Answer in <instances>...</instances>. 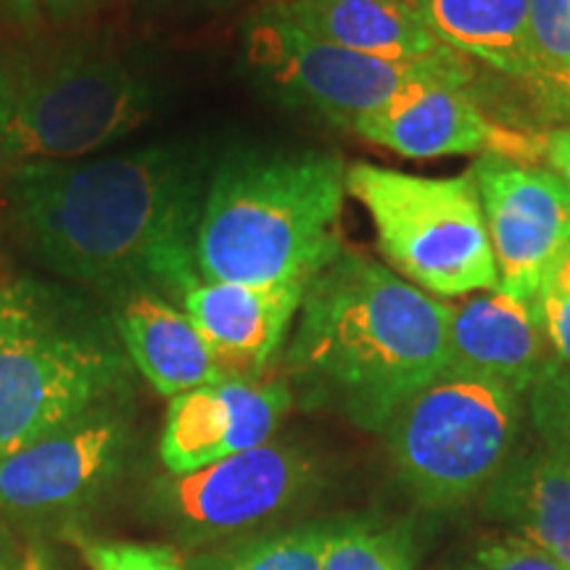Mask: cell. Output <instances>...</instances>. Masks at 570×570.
Instances as JSON below:
<instances>
[{
    "instance_id": "obj_1",
    "label": "cell",
    "mask_w": 570,
    "mask_h": 570,
    "mask_svg": "<svg viewBox=\"0 0 570 570\" xmlns=\"http://www.w3.org/2000/svg\"><path fill=\"white\" fill-rule=\"evenodd\" d=\"M202 206L198 177L173 148L21 164L9 175V217L27 252L111 304L159 294L183 306L202 283Z\"/></svg>"
},
{
    "instance_id": "obj_2",
    "label": "cell",
    "mask_w": 570,
    "mask_h": 570,
    "mask_svg": "<svg viewBox=\"0 0 570 570\" xmlns=\"http://www.w3.org/2000/svg\"><path fill=\"white\" fill-rule=\"evenodd\" d=\"M449 312L391 267L344 248L298 306L291 377L306 404L386 431L399 407L446 370Z\"/></svg>"
},
{
    "instance_id": "obj_3",
    "label": "cell",
    "mask_w": 570,
    "mask_h": 570,
    "mask_svg": "<svg viewBox=\"0 0 570 570\" xmlns=\"http://www.w3.org/2000/svg\"><path fill=\"white\" fill-rule=\"evenodd\" d=\"M341 156L248 154L212 175L196 233V269L209 283L312 281L344 252Z\"/></svg>"
},
{
    "instance_id": "obj_4",
    "label": "cell",
    "mask_w": 570,
    "mask_h": 570,
    "mask_svg": "<svg viewBox=\"0 0 570 570\" xmlns=\"http://www.w3.org/2000/svg\"><path fill=\"white\" fill-rule=\"evenodd\" d=\"M114 317L75 288L0 277V460L106 399L127 394Z\"/></svg>"
},
{
    "instance_id": "obj_5",
    "label": "cell",
    "mask_w": 570,
    "mask_h": 570,
    "mask_svg": "<svg viewBox=\"0 0 570 570\" xmlns=\"http://www.w3.org/2000/svg\"><path fill=\"white\" fill-rule=\"evenodd\" d=\"M151 92L125 63L82 48L0 40V161H71L130 135Z\"/></svg>"
},
{
    "instance_id": "obj_6",
    "label": "cell",
    "mask_w": 570,
    "mask_h": 570,
    "mask_svg": "<svg viewBox=\"0 0 570 570\" xmlns=\"http://www.w3.org/2000/svg\"><path fill=\"white\" fill-rule=\"evenodd\" d=\"M346 194L365 206L377 248L396 275L431 296L497 288V262L473 175L420 177L354 164Z\"/></svg>"
},
{
    "instance_id": "obj_7",
    "label": "cell",
    "mask_w": 570,
    "mask_h": 570,
    "mask_svg": "<svg viewBox=\"0 0 570 570\" xmlns=\"http://www.w3.org/2000/svg\"><path fill=\"white\" fill-rule=\"evenodd\" d=\"M520 431V394L444 370L386 425L399 481L425 508H452L497 479Z\"/></svg>"
},
{
    "instance_id": "obj_8",
    "label": "cell",
    "mask_w": 570,
    "mask_h": 570,
    "mask_svg": "<svg viewBox=\"0 0 570 570\" xmlns=\"http://www.w3.org/2000/svg\"><path fill=\"white\" fill-rule=\"evenodd\" d=\"M246 51L277 88L348 130L386 109L412 82L431 77L470 82L473 75L465 56L449 48L423 59H381L306 35L273 11L254 21Z\"/></svg>"
},
{
    "instance_id": "obj_9",
    "label": "cell",
    "mask_w": 570,
    "mask_h": 570,
    "mask_svg": "<svg viewBox=\"0 0 570 570\" xmlns=\"http://www.w3.org/2000/svg\"><path fill=\"white\" fill-rule=\"evenodd\" d=\"M315 487L317 462L302 446L267 441L196 473L156 479L148 512L202 547L283 518Z\"/></svg>"
},
{
    "instance_id": "obj_10",
    "label": "cell",
    "mask_w": 570,
    "mask_h": 570,
    "mask_svg": "<svg viewBox=\"0 0 570 570\" xmlns=\"http://www.w3.org/2000/svg\"><path fill=\"white\" fill-rule=\"evenodd\" d=\"M130 444L127 394L98 402L0 460V515L51 518L88 508L122 473Z\"/></svg>"
},
{
    "instance_id": "obj_11",
    "label": "cell",
    "mask_w": 570,
    "mask_h": 570,
    "mask_svg": "<svg viewBox=\"0 0 570 570\" xmlns=\"http://www.w3.org/2000/svg\"><path fill=\"white\" fill-rule=\"evenodd\" d=\"M468 173L487 214L497 288L531 304L570 244V188L550 169L502 156H479Z\"/></svg>"
},
{
    "instance_id": "obj_12",
    "label": "cell",
    "mask_w": 570,
    "mask_h": 570,
    "mask_svg": "<svg viewBox=\"0 0 570 570\" xmlns=\"http://www.w3.org/2000/svg\"><path fill=\"white\" fill-rule=\"evenodd\" d=\"M465 85L446 77L412 82L386 109L356 125L354 132L407 159L475 154L539 161L541 135L494 122Z\"/></svg>"
},
{
    "instance_id": "obj_13",
    "label": "cell",
    "mask_w": 570,
    "mask_h": 570,
    "mask_svg": "<svg viewBox=\"0 0 570 570\" xmlns=\"http://www.w3.org/2000/svg\"><path fill=\"white\" fill-rule=\"evenodd\" d=\"M294 404L288 381H225L185 391L169 402L159 458L169 475L267 444Z\"/></svg>"
},
{
    "instance_id": "obj_14",
    "label": "cell",
    "mask_w": 570,
    "mask_h": 570,
    "mask_svg": "<svg viewBox=\"0 0 570 570\" xmlns=\"http://www.w3.org/2000/svg\"><path fill=\"white\" fill-rule=\"evenodd\" d=\"M312 281L298 277L273 285L202 281L185 294L183 309L209 344L225 377L262 381L294 327Z\"/></svg>"
},
{
    "instance_id": "obj_15",
    "label": "cell",
    "mask_w": 570,
    "mask_h": 570,
    "mask_svg": "<svg viewBox=\"0 0 570 570\" xmlns=\"http://www.w3.org/2000/svg\"><path fill=\"white\" fill-rule=\"evenodd\" d=\"M449 370L525 394L550 367V346L529 302L491 288L449 304Z\"/></svg>"
},
{
    "instance_id": "obj_16",
    "label": "cell",
    "mask_w": 570,
    "mask_h": 570,
    "mask_svg": "<svg viewBox=\"0 0 570 570\" xmlns=\"http://www.w3.org/2000/svg\"><path fill=\"white\" fill-rule=\"evenodd\" d=\"M111 306L130 365L138 367L156 394L175 399L225 381L209 344L183 306L159 294H132Z\"/></svg>"
},
{
    "instance_id": "obj_17",
    "label": "cell",
    "mask_w": 570,
    "mask_h": 570,
    "mask_svg": "<svg viewBox=\"0 0 570 570\" xmlns=\"http://www.w3.org/2000/svg\"><path fill=\"white\" fill-rule=\"evenodd\" d=\"M273 13L306 35L381 59H423L446 51L410 0H277Z\"/></svg>"
},
{
    "instance_id": "obj_18",
    "label": "cell",
    "mask_w": 570,
    "mask_h": 570,
    "mask_svg": "<svg viewBox=\"0 0 570 570\" xmlns=\"http://www.w3.org/2000/svg\"><path fill=\"white\" fill-rule=\"evenodd\" d=\"M410 6L449 51L520 80L544 69L531 38V0H410Z\"/></svg>"
},
{
    "instance_id": "obj_19",
    "label": "cell",
    "mask_w": 570,
    "mask_h": 570,
    "mask_svg": "<svg viewBox=\"0 0 570 570\" xmlns=\"http://www.w3.org/2000/svg\"><path fill=\"white\" fill-rule=\"evenodd\" d=\"M487 510L570 568V460L550 449L508 460L489 483Z\"/></svg>"
},
{
    "instance_id": "obj_20",
    "label": "cell",
    "mask_w": 570,
    "mask_h": 570,
    "mask_svg": "<svg viewBox=\"0 0 570 570\" xmlns=\"http://www.w3.org/2000/svg\"><path fill=\"white\" fill-rule=\"evenodd\" d=\"M331 531V523H304L256 533L233 547L196 554L188 570H323Z\"/></svg>"
},
{
    "instance_id": "obj_21",
    "label": "cell",
    "mask_w": 570,
    "mask_h": 570,
    "mask_svg": "<svg viewBox=\"0 0 570 570\" xmlns=\"http://www.w3.org/2000/svg\"><path fill=\"white\" fill-rule=\"evenodd\" d=\"M323 570H415V541L407 525H333Z\"/></svg>"
},
{
    "instance_id": "obj_22",
    "label": "cell",
    "mask_w": 570,
    "mask_h": 570,
    "mask_svg": "<svg viewBox=\"0 0 570 570\" xmlns=\"http://www.w3.org/2000/svg\"><path fill=\"white\" fill-rule=\"evenodd\" d=\"M529 412L544 449L570 460V373L550 362L529 391Z\"/></svg>"
},
{
    "instance_id": "obj_23",
    "label": "cell",
    "mask_w": 570,
    "mask_h": 570,
    "mask_svg": "<svg viewBox=\"0 0 570 570\" xmlns=\"http://www.w3.org/2000/svg\"><path fill=\"white\" fill-rule=\"evenodd\" d=\"M90 570H188L173 547L138 544V541H90L85 544Z\"/></svg>"
},
{
    "instance_id": "obj_24",
    "label": "cell",
    "mask_w": 570,
    "mask_h": 570,
    "mask_svg": "<svg viewBox=\"0 0 570 570\" xmlns=\"http://www.w3.org/2000/svg\"><path fill=\"white\" fill-rule=\"evenodd\" d=\"M531 38L544 69H570V0H531Z\"/></svg>"
},
{
    "instance_id": "obj_25",
    "label": "cell",
    "mask_w": 570,
    "mask_h": 570,
    "mask_svg": "<svg viewBox=\"0 0 570 570\" xmlns=\"http://www.w3.org/2000/svg\"><path fill=\"white\" fill-rule=\"evenodd\" d=\"M468 570H570L566 562H560L552 554H547L531 541L512 537L487 539L475 550L473 562Z\"/></svg>"
},
{
    "instance_id": "obj_26",
    "label": "cell",
    "mask_w": 570,
    "mask_h": 570,
    "mask_svg": "<svg viewBox=\"0 0 570 570\" xmlns=\"http://www.w3.org/2000/svg\"><path fill=\"white\" fill-rule=\"evenodd\" d=\"M547 346H550L552 365L570 373V294L544 285L531 302Z\"/></svg>"
},
{
    "instance_id": "obj_27",
    "label": "cell",
    "mask_w": 570,
    "mask_h": 570,
    "mask_svg": "<svg viewBox=\"0 0 570 570\" xmlns=\"http://www.w3.org/2000/svg\"><path fill=\"white\" fill-rule=\"evenodd\" d=\"M541 111L558 122H570V69H541L525 80Z\"/></svg>"
},
{
    "instance_id": "obj_28",
    "label": "cell",
    "mask_w": 570,
    "mask_h": 570,
    "mask_svg": "<svg viewBox=\"0 0 570 570\" xmlns=\"http://www.w3.org/2000/svg\"><path fill=\"white\" fill-rule=\"evenodd\" d=\"M541 159L550 164V173L570 188V125L541 132Z\"/></svg>"
},
{
    "instance_id": "obj_29",
    "label": "cell",
    "mask_w": 570,
    "mask_h": 570,
    "mask_svg": "<svg viewBox=\"0 0 570 570\" xmlns=\"http://www.w3.org/2000/svg\"><path fill=\"white\" fill-rule=\"evenodd\" d=\"M96 0H11V6L27 17H51V19H69L82 13Z\"/></svg>"
},
{
    "instance_id": "obj_30",
    "label": "cell",
    "mask_w": 570,
    "mask_h": 570,
    "mask_svg": "<svg viewBox=\"0 0 570 570\" xmlns=\"http://www.w3.org/2000/svg\"><path fill=\"white\" fill-rule=\"evenodd\" d=\"M544 285H552V288L562 291V294H570V244L566 252H562L558 265L552 267V273L547 277Z\"/></svg>"
},
{
    "instance_id": "obj_31",
    "label": "cell",
    "mask_w": 570,
    "mask_h": 570,
    "mask_svg": "<svg viewBox=\"0 0 570 570\" xmlns=\"http://www.w3.org/2000/svg\"><path fill=\"white\" fill-rule=\"evenodd\" d=\"M0 570H17V560H13L11 541L0 531Z\"/></svg>"
}]
</instances>
